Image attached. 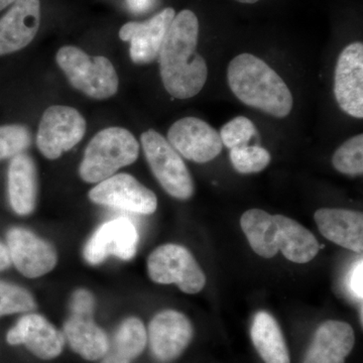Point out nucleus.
<instances>
[{"mask_svg": "<svg viewBox=\"0 0 363 363\" xmlns=\"http://www.w3.org/2000/svg\"><path fill=\"white\" fill-rule=\"evenodd\" d=\"M56 60L71 85L86 96L104 100L116 94L118 76L105 57H91L77 47L65 45L57 52Z\"/></svg>", "mask_w": 363, "mask_h": 363, "instance_id": "obj_4", "label": "nucleus"}, {"mask_svg": "<svg viewBox=\"0 0 363 363\" xmlns=\"http://www.w3.org/2000/svg\"><path fill=\"white\" fill-rule=\"evenodd\" d=\"M334 94L348 116L363 117V45L355 42L341 52L334 77Z\"/></svg>", "mask_w": 363, "mask_h": 363, "instance_id": "obj_12", "label": "nucleus"}, {"mask_svg": "<svg viewBox=\"0 0 363 363\" xmlns=\"http://www.w3.org/2000/svg\"><path fill=\"white\" fill-rule=\"evenodd\" d=\"M140 142L150 169L172 197L188 200L194 194V183L180 154L156 130L145 131Z\"/></svg>", "mask_w": 363, "mask_h": 363, "instance_id": "obj_5", "label": "nucleus"}, {"mask_svg": "<svg viewBox=\"0 0 363 363\" xmlns=\"http://www.w3.org/2000/svg\"><path fill=\"white\" fill-rule=\"evenodd\" d=\"M11 260L6 245L0 242V272L6 271L11 267Z\"/></svg>", "mask_w": 363, "mask_h": 363, "instance_id": "obj_33", "label": "nucleus"}, {"mask_svg": "<svg viewBox=\"0 0 363 363\" xmlns=\"http://www.w3.org/2000/svg\"><path fill=\"white\" fill-rule=\"evenodd\" d=\"M85 133L86 121L80 112L65 105H52L43 114L37 133L38 149L54 161L78 145Z\"/></svg>", "mask_w": 363, "mask_h": 363, "instance_id": "obj_7", "label": "nucleus"}, {"mask_svg": "<svg viewBox=\"0 0 363 363\" xmlns=\"http://www.w3.org/2000/svg\"><path fill=\"white\" fill-rule=\"evenodd\" d=\"M147 343V332L142 320L126 318L119 325L101 363H131L142 354Z\"/></svg>", "mask_w": 363, "mask_h": 363, "instance_id": "obj_24", "label": "nucleus"}, {"mask_svg": "<svg viewBox=\"0 0 363 363\" xmlns=\"http://www.w3.org/2000/svg\"><path fill=\"white\" fill-rule=\"evenodd\" d=\"M252 340L264 363H291L288 347L278 322L262 311L253 318Z\"/></svg>", "mask_w": 363, "mask_h": 363, "instance_id": "obj_22", "label": "nucleus"}, {"mask_svg": "<svg viewBox=\"0 0 363 363\" xmlns=\"http://www.w3.org/2000/svg\"><path fill=\"white\" fill-rule=\"evenodd\" d=\"M278 225V248L284 257L296 264L311 262L320 250L319 242L314 234L297 221L284 216L274 215Z\"/></svg>", "mask_w": 363, "mask_h": 363, "instance_id": "obj_21", "label": "nucleus"}, {"mask_svg": "<svg viewBox=\"0 0 363 363\" xmlns=\"http://www.w3.org/2000/svg\"><path fill=\"white\" fill-rule=\"evenodd\" d=\"M175 16V9L167 7L149 21H131L121 26L119 38L123 42L130 43V59L133 63L145 65L156 61Z\"/></svg>", "mask_w": 363, "mask_h": 363, "instance_id": "obj_14", "label": "nucleus"}, {"mask_svg": "<svg viewBox=\"0 0 363 363\" xmlns=\"http://www.w3.org/2000/svg\"><path fill=\"white\" fill-rule=\"evenodd\" d=\"M89 198L95 204L138 214H152L157 208L156 194L130 174H117L100 182L91 189Z\"/></svg>", "mask_w": 363, "mask_h": 363, "instance_id": "obj_8", "label": "nucleus"}, {"mask_svg": "<svg viewBox=\"0 0 363 363\" xmlns=\"http://www.w3.org/2000/svg\"><path fill=\"white\" fill-rule=\"evenodd\" d=\"M199 21L192 11L176 14L162 42L159 60L164 89L177 99L196 96L206 84V61L198 54Z\"/></svg>", "mask_w": 363, "mask_h": 363, "instance_id": "obj_1", "label": "nucleus"}, {"mask_svg": "<svg viewBox=\"0 0 363 363\" xmlns=\"http://www.w3.org/2000/svg\"><path fill=\"white\" fill-rule=\"evenodd\" d=\"M150 279L161 285L175 284L182 292H201L206 284L204 272L192 253L182 245H161L150 253L147 259Z\"/></svg>", "mask_w": 363, "mask_h": 363, "instance_id": "obj_6", "label": "nucleus"}, {"mask_svg": "<svg viewBox=\"0 0 363 363\" xmlns=\"http://www.w3.org/2000/svg\"><path fill=\"white\" fill-rule=\"evenodd\" d=\"M32 133L23 124L0 126V161L13 159L30 147Z\"/></svg>", "mask_w": 363, "mask_h": 363, "instance_id": "obj_28", "label": "nucleus"}, {"mask_svg": "<svg viewBox=\"0 0 363 363\" xmlns=\"http://www.w3.org/2000/svg\"><path fill=\"white\" fill-rule=\"evenodd\" d=\"M228 85L242 104L277 118L291 113L292 92L281 76L259 57L240 54L229 63Z\"/></svg>", "mask_w": 363, "mask_h": 363, "instance_id": "obj_2", "label": "nucleus"}, {"mask_svg": "<svg viewBox=\"0 0 363 363\" xmlns=\"http://www.w3.org/2000/svg\"><path fill=\"white\" fill-rule=\"evenodd\" d=\"M168 142L189 161L204 164L220 154V135L206 121L196 117L179 119L168 131Z\"/></svg>", "mask_w": 363, "mask_h": 363, "instance_id": "obj_10", "label": "nucleus"}, {"mask_svg": "<svg viewBox=\"0 0 363 363\" xmlns=\"http://www.w3.org/2000/svg\"><path fill=\"white\" fill-rule=\"evenodd\" d=\"M193 336V327L187 317L175 310H164L152 318L147 339L150 350L157 360L173 362L188 347Z\"/></svg>", "mask_w": 363, "mask_h": 363, "instance_id": "obj_13", "label": "nucleus"}, {"mask_svg": "<svg viewBox=\"0 0 363 363\" xmlns=\"http://www.w3.org/2000/svg\"><path fill=\"white\" fill-rule=\"evenodd\" d=\"M37 307L35 298L26 289L0 281V317L33 311Z\"/></svg>", "mask_w": 363, "mask_h": 363, "instance_id": "obj_26", "label": "nucleus"}, {"mask_svg": "<svg viewBox=\"0 0 363 363\" xmlns=\"http://www.w3.org/2000/svg\"><path fill=\"white\" fill-rule=\"evenodd\" d=\"M95 308V298L89 291L80 289L74 292L71 298L72 315L92 317Z\"/></svg>", "mask_w": 363, "mask_h": 363, "instance_id": "obj_30", "label": "nucleus"}, {"mask_svg": "<svg viewBox=\"0 0 363 363\" xmlns=\"http://www.w3.org/2000/svg\"><path fill=\"white\" fill-rule=\"evenodd\" d=\"M63 331L72 350L88 362L101 359L109 350L111 341L106 333L91 317L71 315L64 324Z\"/></svg>", "mask_w": 363, "mask_h": 363, "instance_id": "obj_20", "label": "nucleus"}, {"mask_svg": "<svg viewBox=\"0 0 363 363\" xmlns=\"http://www.w3.org/2000/svg\"><path fill=\"white\" fill-rule=\"evenodd\" d=\"M240 225L253 252L272 259L279 252V228L274 215L264 210L250 209L240 218Z\"/></svg>", "mask_w": 363, "mask_h": 363, "instance_id": "obj_23", "label": "nucleus"}, {"mask_svg": "<svg viewBox=\"0 0 363 363\" xmlns=\"http://www.w3.org/2000/svg\"><path fill=\"white\" fill-rule=\"evenodd\" d=\"M6 247L11 264L28 279L49 274L58 262V255L51 243L23 227L7 231Z\"/></svg>", "mask_w": 363, "mask_h": 363, "instance_id": "obj_9", "label": "nucleus"}, {"mask_svg": "<svg viewBox=\"0 0 363 363\" xmlns=\"http://www.w3.org/2000/svg\"><path fill=\"white\" fill-rule=\"evenodd\" d=\"M257 133L255 124L245 116H238L224 124L220 130L222 145L229 150L247 145Z\"/></svg>", "mask_w": 363, "mask_h": 363, "instance_id": "obj_29", "label": "nucleus"}, {"mask_svg": "<svg viewBox=\"0 0 363 363\" xmlns=\"http://www.w3.org/2000/svg\"><path fill=\"white\" fill-rule=\"evenodd\" d=\"M332 164L334 168L345 175H362L363 135L353 136L341 145L334 152Z\"/></svg>", "mask_w": 363, "mask_h": 363, "instance_id": "obj_25", "label": "nucleus"}, {"mask_svg": "<svg viewBox=\"0 0 363 363\" xmlns=\"http://www.w3.org/2000/svg\"><path fill=\"white\" fill-rule=\"evenodd\" d=\"M9 345H25L40 359L51 360L61 354L64 334L39 314L25 315L6 334Z\"/></svg>", "mask_w": 363, "mask_h": 363, "instance_id": "obj_15", "label": "nucleus"}, {"mask_svg": "<svg viewBox=\"0 0 363 363\" xmlns=\"http://www.w3.org/2000/svg\"><path fill=\"white\" fill-rule=\"evenodd\" d=\"M7 189L11 206L21 216L32 214L37 205V168L25 152L11 159L7 173Z\"/></svg>", "mask_w": 363, "mask_h": 363, "instance_id": "obj_19", "label": "nucleus"}, {"mask_svg": "<svg viewBox=\"0 0 363 363\" xmlns=\"http://www.w3.org/2000/svg\"><path fill=\"white\" fill-rule=\"evenodd\" d=\"M363 260H357L351 267L350 274L347 276V289L353 298L362 302L363 298Z\"/></svg>", "mask_w": 363, "mask_h": 363, "instance_id": "obj_31", "label": "nucleus"}, {"mask_svg": "<svg viewBox=\"0 0 363 363\" xmlns=\"http://www.w3.org/2000/svg\"><path fill=\"white\" fill-rule=\"evenodd\" d=\"M231 164L240 174L259 173L271 162L272 157L266 149L257 145H245L230 150Z\"/></svg>", "mask_w": 363, "mask_h": 363, "instance_id": "obj_27", "label": "nucleus"}, {"mask_svg": "<svg viewBox=\"0 0 363 363\" xmlns=\"http://www.w3.org/2000/svg\"><path fill=\"white\" fill-rule=\"evenodd\" d=\"M16 0H0V11H4L7 6H11Z\"/></svg>", "mask_w": 363, "mask_h": 363, "instance_id": "obj_34", "label": "nucleus"}, {"mask_svg": "<svg viewBox=\"0 0 363 363\" xmlns=\"http://www.w3.org/2000/svg\"><path fill=\"white\" fill-rule=\"evenodd\" d=\"M138 245V233L135 224L125 217H119L98 227L86 243L83 255L92 266L101 264L109 255L130 260L135 257Z\"/></svg>", "mask_w": 363, "mask_h": 363, "instance_id": "obj_11", "label": "nucleus"}, {"mask_svg": "<svg viewBox=\"0 0 363 363\" xmlns=\"http://www.w3.org/2000/svg\"><path fill=\"white\" fill-rule=\"evenodd\" d=\"M138 155L140 143L130 130L104 128L86 147L79 175L86 183H100L116 175L119 169L133 164Z\"/></svg>", "mask_w": 363, "mask_h": 363, "instance_id": "obj_3", "label": "nucleus"}, {"mask_svg": "<svg viewBox=\"0 0 363 363\" xmlns=\"http://www.w3.org/2000/svg\"><path fill=\"white\" fill-rule=\"evenodd\" d=\"M235 1L240 2V4H252L255 2L259 1V0H235Z\"/></svg>", "mask_w": 363, "mask_h": 363, "instance_id": "obj_35", "label": "nucleus"}, {"mask_svg": "<svg viewBox=\"0 0 363 363\" xmlns=\"http://www.w3.org/2000/svg\"><path fill=\"white\" fill-rule=\"evenodd\" d=\"M320 233L346 250H363V214L352 210L322 208L314 215Z\"/></svg>", "mask_w": 363, "mask_h": 363, "instance_id": "obj_18", "label": "nucleus"}, {"mask_svg": "<svg viewBox=\"0 0 363 363\" xmlns=\"http://www.w3.org/2000/svg\"><path fill=\"white\" fill-rule=\"evenodd\" d=\"M40 25V0H16L0 18V56L30 44Z\"/></svg>", "mask_w": 363, "mask_h": 363, "instance_id": "obj_16", "label": "nucleus"}, {"mask_svg": "<svg viewBox=\"0 0 363 363\" xmlns=\"http://www.w3.org/2000/svg\"><path fill=\"white\" fill-rule=\"evenodd\" d=\"M128 9L135 14H143L154 11L160 0H125Z\"/></svg>", "mask_w": 363, "mask_h": 363, "instance_id": "obj_32", "label": "nucleus"}, {"mask_svg": "<svg viewBox=\"0 0 363 363\" xmlns=\"http://www.w3.org/2000/svg\"><path fill=\"white\" fill-rule=\"evenodd\" d=\"M354 346V332L346 322L329 320L318 327L303 363H345Z\"/></svg>", "mask_w": 363, "mask_h": 363, "instance_id": "obj_17", "label": "nucleus"}]
</instances>
